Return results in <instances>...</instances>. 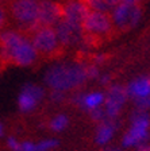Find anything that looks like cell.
I'll return each mask as SVG.
<instances>
[{
	"mask_svg": "<svg viewBox=\"0 0 150 151\" xmlns=\"http://www.w3.org/2000/svg\"><path fill=\"white\" fill-rule=\"evenodd\" d=\"M85 66L77 62L53 65L45 74V82L53 91L68 92L81 86L87 81Z\"/></svg>",
	"mask_w": 150,
	"mask_h": 151,
	"instance_id": "obj_1",
	"label": "cell"
},
{
	"mask_svg": "<svg viewBox=\"0 0 150 151\" xmlns=\"http://www.w3.org/2000/svg\"><path fill=\"white\" fill-rule=\"evenodd\" d=\"M7 9L9 22L20 32L30 37L39 28V0H11Z\"/></svg>",
	"mask_w": 150,
	"mask_h": 151,
	"instance_id": "obj_2",
	"label": "cell"
},
{
	"mask_svg": "<svg viewBox=\"0 0 150 151\" xmlns=\"http://www.w3.org/2000/svg\"><path fill=\"white\" fill-rule=\"evenodd\" d=\"M33 45L38 55L43 58H54L62 53L64 47L61 46L54 27H39L30 35Z\"/></svg>",
	"mask_w": 150,
	"mask_h": 151,
	"instance_id": "obj_3",
	"label": "cell"
},
{
	"mask_svg": "<svg viewBox=\"0 0 150 151\" xmlns=\"http://www.w3.org/2000/svg\"><path fill=\"white\" fill-rule=\"evenodd\" d=\"M150 116L145 111H137L133 115L130 128L122 138V146L126 148L138 147L147 143L150 138Z\"/></svg>",
	"mask_w": 150,
	"mask_h": 151,
	"instance_id": "obj_4",
	"label": "cell"
},
{
	"mask_svg": "<svg viewBox=\"0 0 150 151\" xmlns=\"http://www.w3.org/2000/svg\"><path fill=\"white\" fill-rule=\"evenodd\" d=\"M114 24L111 15L107 12H100V11H93L89 9L88 15L85 16L83 22V31L85 35L99 39V38L107 37L112 31Z\"/></svg>",
	"mask_w": 150,
	"mask_h": 151,
	"instance_id": "obj_5",
	"label": "cell"
},
{
	"mask_svg": "<svg viewBox=\"0 0 150 151\" xmlns=\"http://www.w3.org/2000/svg\"><path fill=\"white\" fill-rule=\"evenodd\" d=\"M111 19H112L114 27L126 30L131 28L138 24L141 20V8L138 4H130V3H119L115 8L109 12Z\"/></svg>",
	"mask_w": 150,
	"mask_h": 151,
	"instance_id": "obj_6",
	"label": "cell"
},
{
	"mask_svg": "<svg viewBox=\"0 0 150 151\" xmlns=\"http://www.w3.org/2000/svg\"><path fill=\"white\" fill-rule=\"evenodd\" d=\"M54 30H56L58 41L62 47H75L83 45L84 31H83L81 26H76L65 19H61L54 26Z\"/></svg>",
	"mask_w": 150,
	"mask_h": 151,
	"instance_id": "obj_7",
	"label": "cell"
},
{
	"mask_svg": "<svg viewBox=\"0 0 150 151\" xmlns=\"http://www.w3.org/2000/svg\"><path fill=\"white\" fill-rule=\"evenodd\" d=\"M127 92L126 88L120 85H111L107 91L106 101H104V112L107 119L115 120L120 113L126 100H127Z\"/></svg>",
	"mask_w": 150,
	"mask_h": 151,
	"instance_id": "obj_8",
	"label": "cell"
},
{
	"mask_svg": "<svg viewBox=\"0 0 150 151\" xmlns=\"http://www.w3.org/2000/svg\"><path fill=\"white\" fill-rule=\"evenodd\" d=\"M62 18V3L53 0H39V27H54Z\"/></svg>",
	"mask_w": 150,
	"mask_h": 151,
	"instance_id": "obj_9",
	"label": "cell"
},
{
	"mask_svg": "<svg viewBox=\"0 0 150 151\" xmlns=\"http://www.w3.org/2000/svg\"><path fill=\"white\" fill-rule=\"evenodd\" d=\"M62 19H65V20H68V22L73 23L76 26H81V27L85 16L89 12V8L83 0H65L62 3Z\"/></svg>",
	"mask_w": 150,
	"mask_h": 151,
	"instance_id": "obj_10",
	"label": "cell"
},
{
	"mask_svg": "<svg viewBox=\"0 0 150 151\" xmlns=\"http://www.w3.org/2000/svg\"><path fill=\"white\" fill-rule=\"evenodd\" d=\"M39 55L35 50L31 39H30V37H27L15 50L12 58H11V63L16 66H30L33 63H35Z\"/></svg>",
	"mask_w": 150,
	"mask_h": 151,
	"instance_id": "obj_11",
	"label": "cell"
},
{
	"mask_svg": "<svg viewBox=\"0 0 150 151\" xmlns=\"http://www.w3.org/2000/svg\"><path fill=\"white\" fill-rule=\"evenodd\" d=\"M106 101V94L103 92H89V93H78L73 96V103H76L80 108L87 111H93L101 108Z\"/></svg>",
	"mask_w": 150,
	"mask_h": 151,
	"instance_id": "obj_12",
	"label": "cell"
},
{
	"mask_svg": "<svg viewBox=\"0 0 150 151\" xmlns=\"http://www.w3.org/2000/svg\"><path fill=\"white\" fill-rule=\"evenodd\" d=\"M126 92H127L128 97H131L135 101L149 97L150 96V77L142 76V77H138V78L133 80L126 86Z\"/></svg>",
	"mask_w": 150,
	"mask_h": 151,
	"instance_id": "obj_13",
	"label": "cell"
},
{
	"mask_svg": "<svg viewBox=\"0 0 150 151\" xmlns=\"http://www.w3.org/2000/svg\"><path fill=\"white\" fill-rule=\"evenodd\" d=\"M116 123L115 120H104V122L99 123V126L96 128V134H95V142L99 146H107L114 138L116 131Z\"/></svg>",
	"mask_w": 150,
	"mask_h": 151,
	"instance_id": "obj_14",
	"label": "cell"
},
{
	"mask_svg": "<svg viewBox=\"0 0 150 151\" xmlns=\"http://www.w3.org/2000/svg\"><path fill=\"white\" fill-rule=\"evenodd\" d=\"M38 99L35 97L34 94H31L28 91H26L25 88L22 89V92L19 93V97H18V105H19V109L22 112H31L38 104Z\"/></svg>",
	"mask_w": 150,
	"mask_h": 151,
	"instance_id": "obj_15",
	"label": "cell"
},
{
	"mask_svg": "<svg viewBox=\"0 0 150 151\" xmlns=\"http://www.w3.org/2000/svg\"><path fill=\"white\" fill-rule=\"evenodd\" d=\"M88 6L89 9L93 11H100V12H107L109 14L120 3V0H83Z\"/></svg>",
	"mask_w": 150,
	"mask_h": 151,
	"instance_id": "obj_16",
	"label": "cell"
},
{
	"mask_svg": "<svg viewBox=\"0 0 150 151\" xmlns=\"http://www.w3.org/2000/svg\"><path fill=\"white\" fill-rule=\"evenodd\" d=\"M68 124H69V119L66 115H57V116H54L50 120L49 127L54 132H61L68 127Z\"/></svg>",
	"mask_w": 150,
	"mask_h": 151,
	"instance_id": "obj_17",
	"label": "cell"
},
{
	"mask_svg": "<svg viewBox=\"0 0 150 151\" xmlns=\"http://www.w3.org/2000/svg\"><path fill=\"white\" fill-rule=\"evenodd\" d=\"M59 142L57 139H43V140L38 142V147L41 151H50L53 150V148L58 147Z\"/></svg>",
	"mask_w": 150,
	"mask_h": 151,
	"instance_id": "obj_18",
	"label": "cell"
},
{
	"mask_svg": "<svg viewBox=\"0 0 150 151\" xmlns=\"http://www.w3.org/2000/svg\"><path fill=\"white\" fill-rule=\"evenodd\" d=\"M23 88H25L26 91H28L31 94H34L38 100H42L45 96L43 88H41V86H38V85H35V84H27V85H25Z\"/></svg>",
	"mask_w": 150,
	"mask_h": 151,
	"instance_id": "obj_19",
	"label": "cell"
},
{
	"mask_svg": "<svg viewBox=\"0 0 150 151\" xmlns=\"http://www.w3.org/2000/svg\"><path fill=\"white\" fill-rule=\"evenodd\" d=\"M8 22H9V15H8L7 6L0 4V31L6 28V26H7V23Z\"/></svg>",
	"mask_w": 150,
	"mask_h": 151,
	"instance_id": "obj_20",
	"label": "cell"
},
{
	"mask_svg": "<svg viewBox=\"0 0 150 151\" xmlns=\"http://www.w3.org/2000/svg\"><path fill=\"white\" fill-rule=\"evenodd\" d=\"M85 73H87V78L88 80H95V78H99L100 77V72H99V68L96 65H88L85 66Z\"/></svg>",
	"mask_w": 150,
	"mask_h": 151,
	"instance_id": "obj_21",
	"label": "cell"
},
{
	"mask_svg": "<svg viewBox=\"0 0 150 151\" xmlns=\"http://www.w3.org/2000/svg\"><path fill=\"white\" fill-rule=\"evenodd\" d=\"M91 117L92 120H95V122H104V120H107V116H106V112H104V108H97V109H93L91 111Z\"/></svg>",
	"mask_w": 150,
	"mask_h": 151,
	"instance_id": "obj_22",
	"label": "cell"
},
{
	"mask_svg": "<svg viewBox=\"0 0 150 151\" xmlns=\"http://www.w3.org/2000/svg\"><path fill=\"white\" fill-rule=\"evenodd\" d=\"M19 151H41L38 147V143H33V142H22L20 143V150Z\"/></svg>",
	"mask_w": 150,
	"mask_h": 151,
	"instance_id": "obj_23",
	"label": "cell"
},
{
	"mask_svg": "<svg viewBox=\"0 0 150 151\" xmlns=\"http://www.w3.org/2000/svg\"><path fill=\"white\" fill-rule=\"evenodd\" d=\"M7 146H8V148L11 151L20 150V142H19L16 138H14V136H9V138L7 139Z\"/></svg>",
	"mask_w": 150,
	"mask_h": 151,
	"instance_id": "obj_24",
	"label": "cell"
},
{
	"mask_svg": "<svg viewBox=\"0 0 150 151\" xmlns=\"http://www.w3.org/2000/svg\"><path fill=\"white\" fill-rule=\"evenodd\" d=\"M135 104H137V107H138V111H145L146 112L147 109H150V96L146 99L135 101Z\"/></svg>",
	"mask_w": 150,
	"mask_h": 151,
	"instance_id": "obj_25",
	"label": "cell"
},
{
	"mask_svg": "<svg viewBox=\"0 0 150 151\" xmlns=\"http://www.w3.org/2000/svg\"><path fill=\"white\" fill-rule=\"evenodd\" d=\"M50 99L56 103H59L65 99V92H61V91H53L51 94H50Z\"/></svg>",
	"mask_w": 150,
	"mask_h": 151,
	"instance_id": "obj_26",
	"label": "cell"
},
{
	"mask_svg": "<svg viewBox=\"0 0 150 151\" xmlns=\"http://www.w3.org/2000/svg\"><path fill=\"white\" fill-rule=\"evenodd\" d=\"M106 60H107L106 54H96V55L93 57V62H95V65H100V63H103Z\"/></svg>",
	"mask_w": 150,
	"mask_h": 151,
	"instance_id": "obj_27",
	"label": "cell"
},
{
	"mask_svg": "<svg viewBox=\"0 0 150 151\" xmlns=\"http://www.w3.org/2000/svg\"><path fill=\"white\" fill-rule=\"evenodd\" d=\"M99 81L101 85H109V82H111V76L109 74H103L99 77Z\"/></svg>",
	"mask_w": 150,
	"mask_h": 151,
	"instance_id": "obj_28",
	"label": "cell"
},
{
	"mask_svg": "<svg viewBox=\"0 0 150 151\" xmlns=\"http://www.w3.org/2000/svg\"><path fill=\"white\" fill-rule=\"evenodd\" d=\"M137 151H150V145H149V143H145V145L138 146Z\"/></svg>",
	"mask_w": 150,
	"mask_h": 151,
	"instance_id": "obj_29",
	"label": "cell"
},
{
	"mask_svg": "<svg viewBox=\"0 0 150 151\" xmlns=\"http://www.w3.org/2000/svg\"><path fill=\"white\" fill-rule=\"evenodd\" d=\"M104 151H123V150L119 147H115V146H108V147L104 148Z\"/></svg>",
	"mask_w": 150,
	"mask_h": 151,
	"instance_id": "obj_30",
	"label": "cell"
},
{
	"mask_svg": "<svg viewBox=\"0 0 150 151\" xmlns=\"http://www.w3.org/2000/svg\"><path fill=\"white\" fill-rule=\"evenodd\" d=\"M141 0H120V3H130V4H138Z\"/></svg>",
	"mask_w": 150,
	"mask_h": 151,
	"instance_id": "obj_31",
	"label": "cell"
},
{
	"mask_svg": "<svg viewBox=\"0 0 150 151\" xmlns=\"http://www.w3.org/2000/svg\"><path fill=\"white\" fill-rule=\"evenodd\" d=\"M11 0H0V4H4V6H8V3Z\"/></svg>",
	"mask_w": 150,
	"mask_h": 151,
	"instance_id": "obj_32",
	"label": "cell"
},
{
	"mask_svg": "<svg viewBox=\"0 0 150 151\" xmlns=\"http://www.w3.org/2000/svg\"><path fill=\"white\" fill-rule=\"evenodd\" d=\"M3 124H1V123H0V136H1V135H3Z\"/></svg>",
	"mask_w": 150,
	"mask_h": 151,
	"instance_id": "obj_33",
	"label": "cell"
},
{
	"mask_svg": "<svg viewBox=\"0 0 150 151\" xmlns=\"http://www.w3.org/2000/svg\"><path fill=\"white\" fill-rule=\"evenodd\" d=\"M0 65H3V62H1V61H0Z\"/></svg>",
	"mask_w": 150,
	"mask_h": 151,
	"instance_id": "obj_34",
	"label": "cell"
}]
</instances>
